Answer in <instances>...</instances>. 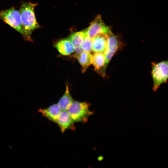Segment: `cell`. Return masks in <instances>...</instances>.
I'll return each mask as SVG.
<instances>
[{
	"label": "cell",
	"mask_w": 168,
	"mask_h": 168,
	"mask_svg": "<svg viewBox=\"0 0 168 168\" xmlns=\"http://www.w3.org/2000/svg\"><path fill=\"white\" fill-rule=\"evenodd\" d=\"M37 5V3L23 2L19 10L24 33L23 37L26 40L31 42L33 41L31 38L32 32L40 27L34 12L35 8Z\"/></svg>",
	"instance_id": "6da1fadb"
},
{
	"label": "cell",
	"mask_w": 168,
	"mask_h": 168,
	"mask_svg": "<svg viewBox=\"0 0 168 168\" xmlns=\"http://www.w3.org/2000/svg\"><path fill=\"white\" fill-rule=\"evenodd\" d=\"M152 76L153 81L152 88L156 91L160 86L166 83L168 79V60L152 63Z\"/></svg>",
	"instance_id": "7a4b0ae2"
},
{
	"label": "cell",
	"mask_w": 168,
	"mask_h": 168,
	"mask_svg": "<svg viewBox=\"0 0 168 168\" xmlns=\"http://www.w3.org/2000/svg\"><path fill=\"white\" fill-rule=\"evenodd\" d=\"M90 105L86 102L73 101L67 111L74 123L86 122L93 113L89 109Z\"/></svg>",
	"instance_id": "3957f363"
},
{
	"label": "cell",
	"mask_w": 168,
	"mask_h": 168,
	"mask_svg": "<svg viewBox=\"0 0 168 168\" xmlns=\"http://www.w3.org/2000/svg\"><path fill=\"white\" fill-rule=\"evenodd\" d=\"M0 19L20 33L23 37L24 33L20 15L14 7L0 11Z\"/></svg>",
	"instance_id": "277c9868"
},
{
	"label": "cell",
	"mask_w": 168,
	"mask_h": 168,
	"mask_svg": "<svg viewBox=\"0 0 168 168\" xmlns=\"http://www.w3.org/2000/svg\"><path fill=\"white\" fill-rule=\"evenodd\" d=\"M85 30L86 35L91 39L99 33H103L108 35L112 33L110 27L104 22L100 15L97 16Z\"/></svg>",
	"instance_id": "5b68a950"
},
{
	"label": "cell",
	"mask_w": 168,
	"mask_h": 168,
	"mask_svg": "<svg viewBox=\"0 0 168 168\" xmlns=\"http://www.w3.org/2000/svg\"><path fill=\"white\" fill-rule=\"evenodd\" d=\"M108 35L109 38L107 45L104 53L106 67L119 45V41L117 36L113 35L112 33Z\"/></svg>",
	"instance_id": "8992f818"
},
{
	"label": "cell",
	"mask_w": 168,
	"mask_h": 168,
	"mask_svg": "<svg viewBox=\"0 0 168 168\" xmlns=\"http://www.w3.org/2000/svg\"><path fill=\"white\" fill-rule=\"evenodd\" d=\"M108 38V35L105 33H99L96 35L92 39V50L95 53H104Z\"/></svg>",
	"instance_id": "52a82bcc"
},
{
	"label": "cell",
	"mask_w": 168,
	"mask_h": 168,
	"mask_svg": "<svg viewBox=\"0 0 168 168\" xmlns=\"http://www.w3.org/2000/svg\"><path fill=\"white\" fill-rule=\"evenodd\" d=\"M56 123L63 133L68 129H72L74 122L67 110H65L61 111Z\"/></svg>",
	"instance_id": "ba28073f"
},
{
	"label": "cell",
	"mask_w": 168,
	"mask_h": 168,
	"mask_svg": "<svg viewBox=\"0 0 168 168\" xmlns=\"http://www.w3.org/2000/svg\"><path fill=\"white\" fill-rule=\"evenodd\" d=\"M38 111L43 116L56 123L61 111L58 104H54L46 109H40Z\"/></svg>",
	"instance_id": "9c48e42d"
},
{
	"label": "cell",
	"mask_w": 168,
	"mask_h": 168,
	"mask_svg": "<svg viewBox=\"0 0 168 168\" xmlns=\"http://www.w3.org/2000/svg\"><path fill=\"white\" fill-rule=\"evenodd\" d=\"M72 57L76 58L82 67V71L83 73L87 70L92 63V55L90 52L82 51L80 53L76 54Z\"/></svg>",
	"instance_id": "30bf717a"
},
{
	"label": "cell",
	"mask_w": 168,
	"mask_h": 168,
	"mask_svg": "<svg viewBox=\"0 0 168 168\" xmlns=\"http://www.w3.org/2000/svg\"><path fill=\"white\" fill-rule=\"evenodd\" d=\"M86 35L85 30L72 34L68 39L73 46L76 53H80L82 51L81 45Z\"/></svg>",
	"instance_id": "8fae6325"
},
{
	"label": "cell",
	"mask_w": 168,
	"mask_h": 168,
	"mask_svg": "<svg viewBox=\"0 0 168 168\" xmlns=\"http://www.w3.org/2000/svg\"><path fill=\"white\" fill-rule=\"evenodd\" d=\"M55 47L62 54L68 55L74 51V48L70 40L64 39L60 40L54 45Z\"/></svg>",
	"instance_id": "7c38bea8"
},
{
	"label": "cell",
	"mask_w": 168,
	"mask_h": 168,
	"mask_svg": "<svg viewBox=\"0 0 168 168\" xmlns=\"http://www.w3.org/2000/svg\"><path fill=\"white\" fill-rule=\"evenodd\" d=\"M95 70L98 71H100L103 69L105 72L106 66L105 64V59L104 53H95L92 55V63Z\"/></svg>",
	"instance_id": "4fadbf2b"
},
{
	"label": "cell",
	"mask_w": 168,
	"mask_h": 168,
	"mask_svg": "<svg viewBox=\"0 0 168 168\" xmlns=\"http://www.w3.org/2000/svg\"><path fill=\"white\" fill-rule=\"evenodd\" d=\"M73 101L68 85H67L65 92L59 100L58 104L61 111L67 110Z\"/></svg>",
	"instance_id": "5bb4252c"
},
{
	"label": "cell",
	"mask_w": 168,
	"mask_h": 168,
	"mask_svg": "<svg viewBox=\"0 0 168 168\" xmlns=\"http://www.w3.org/2000/svg\"><path fill=\"white\" fill-rule=\"evenodd\" d=\"M83 51L91 52L92 50V39L88 35H86L81 45Z\"/></svg>",
	"instance_id": "9a60e30c"
}]
</instances>
